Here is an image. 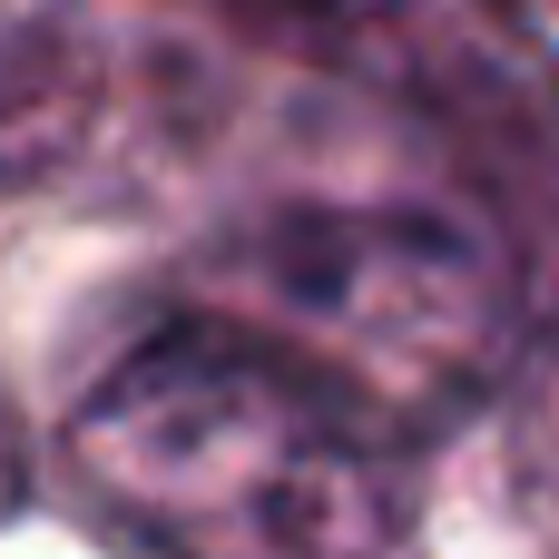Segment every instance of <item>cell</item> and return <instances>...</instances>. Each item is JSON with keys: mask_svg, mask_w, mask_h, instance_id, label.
Instances as JSON below:
<instances>
[{"mask_svg": "<svg viewBox=\"0 0 559 559\" xmlns=\"http://www.w3.org/2000/svg\"><path fill=\"white\" fill-rule=\"evenodd\" d=\"M79 501L147 559H403L413 442L285 334L187 305L59 423Z\"/></svg>", "mask_w": 559, "mask_h": 559, "instance_id": "cell-1", "label": "cell"}, {"mask_svg": "<svg viewBox=\"0 0 559 559\" xmlns=\"http://www.w3.org/2000/svg\"><path fill=\"white\" fill-rule=\"evenodd\" d=\"M206 305L314 354L413 452L511 403L531 344L501 236L442 206H275L216 246Z\"/></svg>", "mask_w": 559, "mask_h": 559, "instance_id": "cell-2", "label": "cell"}, {"mask_svg": "<svg viewBox=\"0 0 559 559\" xmlns=\"http://www.w3.org/2000/svg\"><path fill=\"white\" fill-rule=\"evenodd\" d=\"M128 69L79 0H0V197L59 187L118 128Z\"/></svg>", "mask_w": 559, "mask_h": 559, "instance_id": "cell-3", "label": "cell"}, {"mask_svg": "<svg viewBox=\"0 0 559 559\" xmlns=\"http://www.w3.org/2000/svg\"><path fill=\"white\" fill-rule=\"evenodd\" d=\"M177 10L236 29L246 49L334 69V79H364V49H373V20H383V0H177Z\"/></svg>", "mask_w": 559, "mask_h": 559, "instance_id": "cell-4", "label": "cell"}, {"mask_svg": "<svg viewBox=\"0 0 559 559\" xmlns=\"http://www.w3.org/2000/svg\"><path fill=\"white\" fill-rule=\"evenodd\" d=\"M29 511V442H20V413L0 403V521Z\"/></svg>", "mask_w": 559, "mask_h": 559, "instance_id": "cell-5", "label": "cell"}, {"mask_svg": "<svg viewBox=\"0 0 559 559\" xmlns=\"http://www.w3.org/2000/svg\"><path fill=\"white\" fill-rule=\"evenodd\" d=\"M521 10H540V0H521Z\"/></svg>", "mask_w": 559, "mask_h": 559, "instance_id": "cell-6", "label": "cell"}]
</instances>
